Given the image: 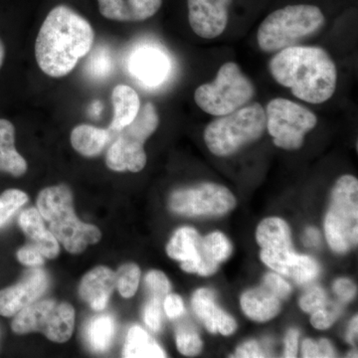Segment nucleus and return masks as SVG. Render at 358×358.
<instances>
[{
	"instance_id": "ddd939ff",
	"label": "nucleus",
	"mask_w": 358,
	"mask_h": 358,
	"mask_svg": "<svg viewBox=\"0 0 358 358\" xmlns=\"http://www.w3.org/2000/svg\"><path fill=\"white\" fill-rule=\"evenodd\" d=\"M231 3L232 0H187L192 31L203 39L220 36L229 21Z\"/></svg>"
},
{
	"instance_id": "20e7f679",
	"label": "nucleus",
	"mask_w": 358,
	"mask_h": 358,
	"mask_svg": "<svg viewBox=\"0 0 358 358\" xmlns=\"http://www.w3.org/2000/svg\"><path fill=\"white\" fill-rule=\"evenodd\" d=\"M326 18L317 6L296 4L278 9L264 20L257 32L261 50L272 53L313 36L324 27Z\"/></svg>"
},
{
	"instance_id": "412c9836",
	"label": "nucleus",
	"mask_w": 358,
	"mask_h": 358,
	"mask_svg": "<svg viewBox=\"0 0 358 358\" xmlns=\"http://www.w3.org/2000/svg\"><path fill=\"white\" fill-rule=\"evenodd\" d=\"M16 128L10 120L0 117V173L21 178L27 173L28 164L16 150Z\"/></svg>"
},
{
	"instance_id": "0eeeda50",
	"label": "nucleus",
	"mask_w": 358,
	"mask_h": 358,
	"mask_svg": "<svg viewBox=\"0 0 358 358\" xmlns=\"http://www.w3.org/2000/svg\"><path fill=\"white\" fill-rule=\"evenodd\" d=\"M255 87L235 62L221 66L215 79L194 92V101L206 114L221 117L249 103Z\"/></svg>"
},
{
	"instance_id": "cd10ccee",
	"label": "nucleus",
	"mask_w": 358,
	"mask_h": 358,
	"mask_svg": "<svg viewBox=\"0 0 358 358\" xmlns=\"http://www.w3.org/2000/svg\"><path fill=\"white\" fill-rule=\"evenodd\" d=\"M115 275V288L124 299H129L138 291L141 279V268L134 263H128L117 268Z\"/></svg>"
},
{
	"instance_id": "f257e3e1",
	"label": "nucleus",
	"mask_w": 358,
	"mask_h": 358,
	"mask_svg": "<svg viewBox=\"0 0 358 358\" xmlns=\"http://www.w3.org/2000/svg\"><path fill=\"white\" fill-rule=\"evenodd\" d=\"M95 31L91 23L66 6L54 7L45 18L35 42V57L47 76L70 74L91 51Z\"/></svg>"
},
{
	"instance_id": "c03bdc74",
	"label": "nucleus",
	"mask_w": 358,
	"mask_h": 358,
	"mask_svg": "<svg viewBox=\"0 0 358 358\" xmlns=\"http://www.w3.org/2000/svg\"><path fill=\"white\" fill-rule=\"evenodd\" d=\"M319 346V357H336V352L331 343L326 338L320 339L317 343Z\"/></svg>"
},
{
	"instance_id": "5701e85b",
	"label": "nucleus",
	"mask_w": 358,
	"mask_h": 358,
	"mask_svg": "<svg viewBox=\"0 0 358 358\" xmlns=\"http://www.w3.org/2000/svg\"><path fill=\"white\" fill-rule=\"evenodd\" d=\"M109 129L98 128L92 124H79L71 133V145L80 155L86 157L100 155L112 140Z\"/></svg>"
},
{
	"instance_id": "a19ab883",
	"label": "nucleus",
	"mask_w": 358,
	"mask_h": 358,
	"mask_svg": "<svg viewBox=\"0 0 358 358\" xmlns=\"http://www.w3.org/2000/svg\"><path fill=\"white\" fill-rule=\"evenodd\" d=\"M299 336H300V333H299L298 329H289L288 334H287L286 338H285V357H296V355H298Z\"/></svg>"
},
{
	"instance_id": "72a5a7b5",
	"label": "nucleus",
	"mask_w": 358,
	"mask_h": 358,
	"mask_svg": "<svg viewBox=\"0 0 358 358\" xmlns=\"http://www.w3.org/2000/svg\"><path fill=\"white\" fill-rule=\"evenodd\" d=\"M326 292L320 287H313L303 294L300 300V307L303 312L313 313L327 305Z\"/></svg>"
},
{
	"instance_id": "7ed1b4c3",
	"label": "nucleus",
	"mask_w": 358,
	"mask_h": 358,
	"mask_svg": "<svg viewBox=\"0 0 358 358\" xmlns=\"http://www.w3.org/2000/svg\"><path fill=\"white\" fill-rule=\"evenodd\" d=\"M37 209L49 230L71 254H80L90 245L99 243L102 232L95 225L82 222L77 217L73 193L65 185L50 186L41 190L37 197Z\"/></svg>"
},
{
	"instance_id": "f3484780",
	"label": "nucleus",
	"mask_w": 358,
	"mask_h": 358,
	"mask_svg": "<svg viewBox=\"0 0 358 358\" xmlns=\"http://www.w3.org/2000/svg\"><path fill=\"white\" fill-rule=\"evenodd\" d=\"M215 299V294L211 289H197L192 296L193 310L210 333L231 336L236 331V322L230 315L217 307Z\"/></svg>"
},
{
	"instance_id": "a878e982",
	"label": "nucleus",
	"mask_w": 358,
	"mask_h": 358,
	"mask_svg": "<svg viewBox=\"0 0 358 358\" xmlns=\"http://www.w3.org/2000/svg\"><path fill=\"white\" fill-rule=\"evenodd\" d=\"M122 357L127 358L166 357V352L157 341L143 329L134 326L129 329L122 350Z\"/></svg>"
},
{
	"instance_id": "1a4fd4ad",
	"label": "nucleus",
	"mask_w": 358,
	"mask_h": 358,
	"mask_svg": "<svg viewBox=\"0 0 358 358\" xmlns=\"http://www.w3.org/2000/svg\"><path fill=\"white\" fill-rule=\"evenodd\" d=\"M75 308L55 300L36 301L14 315L11 329L18 336L44 334L53 343H65L74 333Z\"/></svg>"
},
{
	"instance_id": "de8ad7c7",
	"label": "nucleus",
	"mask_w": 358,
	"mask_h": 358,
	"mask_svg": "<svg viewBox=\"0 0 358 358\" xmlns=\"http://www.w3.org/2000/svg\"><path fill=\"white\" fill-rule=\"evenodd\" d=\"M1 339H2V329H1V326H0V343H1Z\"/></svg>"
},
{
	"instance_id": "c756f323",
	"label": "nucleus",
	"mask_w": 358,
	"mask_h": 358,
	"mask_svg": "<svg viewBox=\"0 0 358 358\" xmlns=\"http://www.w3.org/2000/svg\"><path fill=\"white\" fill-rule=\"evenodd\" d=\"M205 253L212 260L221 263L227 260L232 253V245L229 239L221 232H213L202 239Z\"/></svg>"
},
{
	"instance_id": "f8f14e48",
	"label": "nucleus",
	"mask_w": 358,
	"mask_h": 358,
	"mask_svg": "<svg viewBox=\"0 0 358 358\" xmlns=\"http://www.w3.org/2000/svg\"><path fill=\"white\" fill-rule=\"evenodd\" d=\"M48 287L49 278L45 271L38 268L28 271L17 284L0 289V315L14 317L38 301Z\"/></svg>"
},
{
	"instance_id": "b1692460",
	"label": "nucleus",
	"mask_w": 358,
	"mask_h": 358,
	"mask_svg": "<svg viewBox=\"0 0 358 358\" xmlns=\"http://www.w3.org/2000/svg\"><path fill=\"white\" fill-rule=\"evenodd\" d=\"M110 99L114 107V117L109 129L117 131L136 119L141 109L140 96L128 85H117L113 89Z\"/></svg>"
},
{
	"instance_id": "6ab92c4d",
	"label": "nucleus",
	"mask_w": 358,
	"mask_h": 358,
	"mask_svg": "<svg viewBox=\"0 0 358 358\" xmlns=\"http://www.w3.org/2000/svg\"><path fill=\"white\" fill-rule=\"evenodd\" d=\"M98 6L107 20L138 22L155 15L162 6V0H98Z\"/></svg>"
},
{
	"instance_id": "9b49d317",
	"label": "nucleus",
	"mask_w": 358,
	"mask_h": 358,
	"mask_svg": "<svg viewBox=\"0 0 358 358\" xmlns=\"http://www.w3.org/2000/svg\"><path fill=\"white\" fill-rule=\"evenodd\" d=\"M236 199L225 186L206 182L174 192L169 207L185 216L224 215L235 208Z\"/></svg>"
},
{
	"instance_id": "2eb2a0df",
	"label": "nucleus",
	"mask_w": 358,
	"mask_h": 358,
	"mask_svg": "<svg viewBox=\"0 0 358 358\" xmlns=\"http://www.w3.org/2000/svg\"><path fill=\"white\" fill-rule=\"evenodd\" d=\"M166 253L173 260L180 261L181 268L192 274H200L209 260L201 236L192 227H182L174 233L167 244Z\"/></svg>"
},
{
	"instance_id": "bb28decb",
	"label": "nucleus",
	"mask_w": 358,
	"mask_h": 358,
	"mask_svg": "<svg viewBox=\"0 0 358 358\" xmlns=\"http://www.w3.org/2000/svg\"><path fill=\"white\" fill-rule=\"evenodd\" d=\"M88 341L92 350L105 352L110 348L115 336V322L110 315L94 317L88 327Z\"/></svg>"
},
{
	"instance_id": "aec40b11",
	"label": "nucleus",
	"mask_w": 358,
	"mask_h": 358,
	"mask_svg": "<svg viewBox=\"0 0 358 358\" xmlns=\"http://www.w3.org/2000/svg\"><path fill=\"white\" fill-rule=\"evenodd\" d=\"M20 225L26 236L31 240L33 246L36 247L45 258H57L60 243L50 230L47 229L38 209L31 207L23 211L20 216Z\"/></svg>"
},
{
	"instance_id": "e433bc0d",
	"label": "nucleus",
	"mask_w": 358,
	"mask_h": 358,
	"mask_svg": "<svg viewBox=\"0 0 358 358\" xmlns=\"http://www.w3.org/2000/svg\"><path fill=\"white\" fill-rule=\"evenodd\" d=\"M16 257L22 265L27 266V267L38 268L44 265L45 263V257L32 244L18 250Z\"/></svg>"
},
{
	"instance_id": "473e14b6",
	"label": "nucleus",
	"mask_w": 358,
	"mask_h": 358,
	"mask_svg": "<svg viewBox=\"0 0 358 358\" xmlns=\"http://www.w3.org/2000/svg\"><path fill=\"white\" fill-rule=\"evenodd\" d=\"M339 315H341L339 306L327 301L324 308H320V310L312 313L310 322H312V326L315 329L324 331V329H329L333 326L336 320H338Z\"/></svg>"
},
{
	"instance_id": "ea45409f",
	"label": "nucleus",
	"mask_w": 358,
	"mask_h": 358,
	"mask_svg": "<svg viewBox=\"0 0 358 358\" xmlns=\"http://www.w3.org/2000/svg\"><path fill=\"white\" fill-rule=\"evenodd\" d=\"M235 357L240 358H257L265 357V352H263L262 348L257 343L256 341H249L243 345H240L235 352Z\"/></svg>"
},
{
	"instance_id": "dca6fc26",
	"label": "nucleus",
	"mask_w": 358,
	"mask_h": 358,
	"mask_svg": "<svg viewBox=\"0 0 358 358\" xmlns=\"http://www.w3.org/2000/svg\"><path fill=\"white\" fill-rule=\"evenodd\" d=\"M129 71L141 83L155 87L169 76L171 61L162 49L147 45L131 53L129 59Z\"/></svg>"
},
{
	"instance_id": "4468645a",
	"label": "nucleus",
	"mask_w": 358,
	"mask_h": 358,
	"mask_svg": "<svg viewBox=\"0 0 358 358\" xmlns=\"http://www.w3.org/2000/svg\"><path fill=\"white\" fill-rule=\"evenodd\" d=\"M260 257L268 267L300 285L312 282L320 274L317 261L308 256L299 255L292 249H262Z\"/></svg>"
},
{
	"instance_id": "2f4dec72",
	"label": "nucleus",
	"mask_w": 358,
	"mask_h": 358,
	"mask_svg": "<svg viewBox=\"0 0 358 358\" xmlns=\"http://www.w3.org/2000/svg\"><path fill=\"white\" fill-rule=\"evenodd\" d=\"M145 287L152 296L164 301L171 291V282L164 273L160 271H150L145 278Z\"/></svg>"
},
{
	"instance_id": "58836bf2",
	"label": "nucleus",
	"mask_w": 358,
	"mask_h": 358,
	"mask_svg": "<svg viewBox=\"0 0 358 358\" xmlns=\"http://www.w3.org/2000/svg\"><path fill=\"white\" fill-rule=\"evenodd\" d=\"M164 312L171 319H176L185 313V303L178 294H167L164 300Z\"/></svg>"
},
{
	"instance_id": "423d86ee",
	"label": "nucleus",
	"mask_w": 358,
	"mask_h": 358,
	"mask_svg": "<svg viewBox=\"0 0 358 358\" xmlns=\"http://www.w3.org/2000/svg\"><path fill=\"white\" fill-rule=\"evenodd\" d=\"M159 124V113L154 103L141 106L131 124L115 134V140L106 155V164L117 173H140L147 164L145 141L155 134Z\"/></svg>"
},
{
	"instance_id": "39448f33",
	"label": "nucleus",
	"mask_w": 358,
	"mask_h": 358,
	"mask_svg": "<svg viewBox=\"0 0 358 358\" xmlns=\"http://www.w3.org/2000/svg\"><path fill=\"white\" fill-rule=\"evenodd\" d=\"M265 131V108L259 103H247L209 122L203 138L211 154L225 157L258 141Z\"/></svg>"
},
{
	"instance_id": "4be33fe9",
	"label": "nucleus",
	"mask_w": 358,
	"mask_h": 358,
	"mask_svg": "<svg viewBox=\"0 0 358 358\" xmlns=\"http://www.w3.org/2000/svg\"><path fill=\"white\" fill-rule=\"evenodd\" d=\"M240 303L245 315L258 322L274 319L282 310L281 300L264 286L245 292Z\"/></svg>"
},
{
	"instance_id": "4c0bfd02",
	"label": "nucleus",
	"mask_w": 358,
	"mask_h": 358,
	"mask_svg": "<svg viewBox=\"0 0 358 358\" xmlns=\"http://www.w3.org/2000/svg\"><path fill=\"white\" fill-rule=\"evenodd\" d=\"M334 291L341 301L348 303V301H352L357 294V286L350 280L341 278L334 282Z\"/></svg>"
},
{
	"instance_id": "9d476101",
	"label": "nucleus",
	"mask_w": 358,
	"mask_h": 358,
	"mask_svg": "<svg viewBox=\"0 0 358 358\" xmlns=\"http://www.w3.org/2000/svg\"><path fill=\"white\" fill-rule=\"evenodd\" d=\"M265 114L266 129L275 147L282 150L301 148L306 134L317 124L315 113L288 99H273L265 108Z\"/></svg>"
},
{
	"instance_id": "49530a36",
	"label": "nucleus",
	"mask_w": 358,
	"mask_h": 358,
	"mask_svg": "<svg viewBox=\"0 0 358 358\" xmlns=\"http://www.w3.org/2000/svg\"><path fill=\"white\" fill-rule=\"evenodd\" d=\"M7 58V46L6 41L2 38L0 35V74H1L2 70H3L4 66H6Z\"/></svg>"
},
{
	"instance_id": "a18cd8bd",
	"label": "nucleus",
	"mask_w": 358,
	"mask_h": 358,
	"mask_svg": "<svg viewBox=\"0 0 358 358\" xmlns=\"http://www.w3.org/2000/svg\"><path fill=\"white\" fill-rule=\"evenodd\" d=\"M357 334H358V317L355 315L353 317L352 322L350 324V329H348V333L346 334V339L348 343L352 345H357Z\"/></svg>"
},
{
	"instance_id": "37998d69",
	"label": "nucleus",
	"mask_w": 358,
	"mask_h": 358,
	"mask_svg": "<svg viewBox=\"0 0 358 358\" xmlns=\"http://www.w3.org/2000/svg\"><path fill=\"white\" fill-rule=\"evenodd\" d=\"M303 243H305L306 246H317V245L320 244V241L319 231L315 229V228H308V229L305 231V234H303Z\"/></svg>"
},
{
	"instance_id": "7c9ffc66",
	"label": "nucleus",
	"mask_w": 358,
	"mask_h": 358,
	"mask_svg": "<svg viewBox=\"0 0 358 358\" xmlns=\"http://www.w3.org/2000/svg\"><path fill=\"white\" fill-rule=\"evenodd\" d=\"M176 346L181 355L195 357L201 352L203 343L197 331L185 327H180L176 331Z\"/></svg>"
},
{
	"instance_id": "c9c22d12",
	"label": "nucleus",
	"mask_w": 358,
	"mask_h": 358,
	"mask_svg": "<svg viewBox=\"0 0 358 358\" xmlns=\"http://www.w3.org/2000/svg\"><path fill=\"white\" fill-rule=\"evenodd\" d=\"M263 286L275 294L280 300L288 298L292 292L291 285L275 273H268L265 275Z\"/></svg>"
},
{
	"instance_id": "6e6552de",
	"label": "nucleus",
	"mask_w": 358,
	"mask_h": 358,
	"mask_svg": "<svg viewBox=\"0 0 358 358\" xmlns=\"http://www.w3.org/2000/svg\"><path fill=\"white\" fill-rule=\"evenodd\" d=\"M358 180L355 176H341L331 192V205L324 220L329 247L339 254L357 246L358 238Z\"/></svg>"
},
{
	"instance_id": "393cba45",
	"label": "nucleus",
	"mask_w": 358,
	"mask_h": 358,
	"mask_svg": "<svg viewBox=\"0 0 358 358\" xmlns=\"http://www.w3.org/2000/svg\"><path fill=\"white\" fill-rule=\"evenodd\" d=\"M256 239L262 249H292L291 230L279 217L264 219L257 228Z\"/></svg>"
},
{
	"instance_id": "a211bd4d",
	"label": "nucleus",
	"mask_w": 358,
	"mask_h": 358,
	"mask_svg": "<svg viewBox=\"0 0 358 358\" xmlns=\"http://www.w3.org/2000/svg\"><path fill=\"white\" fill-rule=\"evenodd\" d=\"M115 289L114 271L106 266H98L84 275L79 285L80 298L95 310L107 307Z\"/></svg>"
},
{
	"instance_id": "f03ea898",
	"label": "nucleus",
	"mask_w": 358,
	"mask_h": 358,
	"mask_svg": "<svg viewBox=\"0 0 358 358\" xmlns=\"http://www.w3.org/2000/svg\"><path fill=\"white\" fill-rule=\"evenodd\" d=\"M268 70L275 81L291 89L296 98L315 105L329 101L338 85L336 66L320 47L294 45L278 51Z\"/></svg>"
},
{
	"instance_id": "79ce46f5",
	"label": "nucleus",
	"mask_w": 358,
	"mask_h": 358,
	"mask_svg": "<svg viewBox=\"0 0 358 358\" xmlns=\"http://www.w3.org/2000/svg\"><path fill=\"white\" fill-rule=\"evenodd\" d=\"M301 353H303V357H319L317 343L313 341V339H306V341H303V346H301Z\"/></svg>"
},
{
	"instance_id": "c85d7f7f",
	"label": "nucleus",
	"mask_w": 358,
	"mask_h": 358,
	"mask_svg": "<svg viewBox=\"0 0 358 358\" xmlns=\"http://www.w3.org/2000/svg\"><path fill=\"white\" fill-rule=\"evenodd\" d=\"M28 201V195L16 188L6 189L0 194V229L8 223L21 207Z\"/></svg>"
},
{
	"instance_id": "f704fd0d",
	"label": "nucleus",
	"mask_w": 358,
	"mask_h": 358,
	"mask_svg": "<svg viewBox=\"0 0 358 358\" xmlns=\"http://www.w3.org/2000/svg\"><path fill=\"white\" fill-rule=\"evenodd\" d=\"M164 301L152 296L143 310V320L152 331H159L162 326V303Z\"/></svg>"
}]
</instances>
